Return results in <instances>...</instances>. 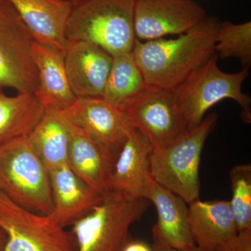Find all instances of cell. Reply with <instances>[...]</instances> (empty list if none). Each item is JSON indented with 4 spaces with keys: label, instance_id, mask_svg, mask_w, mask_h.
Here are the masks:
<instances>
[{
    "label": "cell",
    "instance_id": "3957f363",
    "mask_svg": "<svg viewBox=\"0 0 251 251\" xmlns=\"http://www.w3.org/2000/svg\"><path fill=\"white\" fill-rule=\"evenodd\" d=\"M0 192L20 207L40 215L53 209L49 170L27 136L0 145Z\"/></svg>",
    "mask_w": 251,
    "mask_h": 251
},
{
    "label": "cell",
    "instance_id": "7402d4cb",
    "mask_svg": "<svg viewBox=\"0 0 251 251\" xmlns=\"http://www.w3.org/2000/svg\"><path fill=\"white\" fill-rule=\"evenodd\" d=\"M145 77L133 52L112 56L103 98L125 110L146 87Z\"/></svg>",
    "mask_w": 251,
    "mask_h": 251
},
{
    "label": "cell",
    "instance_id": "ffe728a7",
    "mask_svg": "<svg viewBox=\"0 0 251 251\" xmlns=\"http://www.w3.org/2000/svg\"><path fill=\"white\" fill-rule=\"evenodd\" d=\"M72 123L64 110L46 109L39 123L27 135L31 148L49 171L67 164Z\"/></svg>",
    "mask_w": 251,
    "mask_h": 251
},
{
    "label": "cell",
    "instance_id": "2e32d148",
    "mask_svg": "<svg viewBox=\"0 0 251 251\" xmlns=\"http://www.w3.org/2000/svg\"><path fill=\"white\" fill-rule=\"evenodd\" d=\"M145 198L153 203L157 211V221L152 229L154 242L176 249L196 246L188 224V206L182 198L158 184L153 179Z\"/></svg>",
    "mask_w": 251,
    "mask_h": 251
},
{
    "label": "cell",
    "instance_id": "44dd1931",
    "mask_svg": "<svg viewBox=\"0 0 251 251\" xmlns=\"http://www.w3.org/2000/svg\"><path fill=\"white\" fill-rule=\"evenodd\" d=\"M45 112L35 94L18 93L9 97L0 87V145L27 136Z\"/></svg>",
    "mask_w": 251,
    "mask_h": 251
},
{
    "label": "cell",
    "instance_id": "4316f807",
    "mask_svg": "<svg viewBox=\"0 0 251 251\" xmlns=\"http://www.w3.org/2000/svg\"><path fill=\"white\" fill-rule=\"evenodd\" d=\"M151 248H152V251H205L197 246L184 249H174V248L169 247L163 243L154 242V241H153V246Z\"/></svg>",
    "mask_w": 251,
    "mask_h": 251
},
{
    "label": "cell",
    "instance_id": "603a6c76",
    "mask_svg": "<svg viewBox=\"0 0 251 251\" xmlns=\"http://www.w3.org/2000/svg\"><path fill=\"white\" fill-rule=\"evenodd\" d=\"M215 53L221 59L238 58L243 67L251 65V22L234 24L221 22L215 44Z\"/></svg>",
    "mask_w": 251,
    "mask_h": 251
},
{
    "label": "cell",
    "instance_id": "ac0fdd59",
    "mask_svg": "<svg viewBox=\"0 0 251 251\" xmlns=\"http://www.w3.org/2000/svg\"><path fill=\"white\" fill-rule=\"evenodd\" d=\"M33 57L39 72L35 96L46 109L66 110L77 100L66 72L65 50L34 41Z\"/></svg>",
    "mask_w": 251,
    "mask_h": 251
},
{
    "label": "cell",
    "instance_id": "4fadbf2b",
    "mask_svg": "<svg viewBox=\"0 0 251 251\" xmlns=\"http://www.w3.org/2000/svg\"><path fill=\"white\" fill-rule=\"evenodd\" d=\"M152 146L136 128L132 130L115 161L109 184V193L133 199H145L152 177L150 156Z\"/></svg>",
    "mask_w": 251,
    "mask_h": 251
},
{
    "label": "cell",
    "instance_id": "9c48e42d",
    "mask_svg": "<svg viewBox=\"0 0 251 251\" xmlns=\"http://www.w3.org/2000/svg\"><path fill=\"white\" fill-rule=\"evenodd\" d=\"M125 112L153 149L189 130L173 90L147 85Z\"/></svg>",
    "mask_w": 251,
    "mask_h": 251
},
{
    "label": "cell",
    "instance_id": "277c9868",
    "mask_svg": "<svg viewBox=\"0 0 251 251\" xmlns=\"http://www.w3.org/2000/svg\"><path fill=\"white\" fill-rule=\"evenodd\" d=\"M217 121L211 113L193 129L153 149L150 156L152 179L187 203L199 199V169L204 143Z\"/></svg>",
    "mask_w": 251,
    "mask_h": 251
},
{
    "label": "cell",
    "instance_id": "30bf717a",
    "mask_svg": "<svg viewBox=\"0 0 251 251\" xmlns=\"http://www.w3.org/2000/svg\"><path fill=\"white\" fill-rule=\"evenodd\" d=\"M206 16L205 9L194 0H135V37L150 41L179 35Z\"/></svg>",
    "mask_w": 251,
    "mask_h": 251
},
{
    "label": "cell",
    "instance_id": "d6986e66",
    "mask_svg": "<svg viewBox=\"0 0 251 251\" xmlns=\"http://www.w3.org/2000/svg\"><path fill=\"white\" fill-rule=\"evenodd\" d=\"M188 224L193 241L205 251H214L238 233L227 201H202L188 204Z\"/></svg>",
    "mask_w": 251,
    "mask_h": 251
},
{
    "label": "cell",
    "instance_id": "ba28073f",
    "mask_svg": "<svg viewBox=\"0 0 251 251\" xmlns=\"http://www.w3.org/2000/svg\"><path fill=\"white\" fill-rule=\"evenodd\" d=\"M0 228L6 234L3 251H77L72 232L49 216L20 207L1 192Z\"/></svg>",
    "mask_w": 251,
    "mask_h": 251
},
{
    "label": "cell",
    "instance_id": "83f0119b",
    "mask_svg": "<svg viewBox=\"0 0 251 251\" xmlns=\"http://www.w3.org/2000/svg\"><path fill=\"white\" fill-rule=\"evenodd\" d=\"M6 242V234L3 229L0 228V251H3Z\"/></svg>",
    "mask_w": 251,
    "mask_h": 251
},
{
    "label": "cell",
    "instance_id": "5bb4252c",
    "mask_svg": "<svg viewBox=\"0 0 251 251\" xmlns=\"http://www.w3.org/2000/svg\"><path fill=\"white\" fill-rule=\"evenodd\" d=\"M72 123L68 166L84 182L105 196L109 193L110 177L118 154Z\"/></svg>",
    "mask_w": 251,
    "mask_h": 251
},
{
    "label": "cell",
    "instance_id": "9a60e30c",
    "mask_svg": "<svg viewBox=\"0 0 251 251\" xmlns=\"http://www.w3.org/2000/svg\"><path fill=\"white\" fill-rule=\"evenodd\" d=\"M53 209L49 216L61 227L72 226L103 201L104 196L80 179L67 164L49 171Z\"/></svg>",
    "mask_w": 251,
    "mask_h": 251
},
{
    "label": "cell",
    "instance_id": "484cf974",
    "mask_svg": "<svg viewBox=\"0 0 251 251\" xmlns=\"http://www.w3.org/2000/svg\"><path fill=\"white\" fill-rule=\"evenodd\" d=\"M120 251H152V248L140 240L128 239Z\"/></svg>",
    "mask_w": 251,
    "mask_h": 251
},
{
    "label": "cell",
    "instance_id": "8992f818",
    "mask_svg": "<svg viewBox=\"0 0 251 251\" xmlns=\"http://www.w3.org/2000/svg\"><path fill=\"white\" fill-rule=\"evenodd\" d=\"M148 202L120 193L105 195L99 205L72 226L77 251H121L129 239L130 226L143 216Z\"/></svg>",
    "mask_w": 251,
    "mask_h": 251
},
{
    "label": "cell",
    "instance_id": "7c38bea8",
    "mask_svg": "<svg viewBox=\"0 0 251 251\" xmlns=\"http://www.w3.org/2000/svg\"><path fill=\"white\" fill-rule=\"evenodd\" d=\"M64 62L69 85L77 99L103 97L111 69V54L90 43L69 42Z\"/></svg>",
    "mask_w": 251,
    "mask_h": 251
},
{
    "label": "cell",
    "instance_id": "6da1fadb",
    "mask_svg": "<svg viewBox=\"0 0 251 251\" xmlns=\"http://www.w3.org/2000/svg\"><path fill=\"white\" fill-rule=\"evenodd\" d=\"M221 21L206 16L174 39H136L133 55L147 85L173 90L215 54Z\"/></svg>",
    "mask_w": 251,
    "mask_h": 251
},
{
    "label": "cell",
    "instance_id": "f1b7e54d",
    "mask_svg": "<svg viewBox=\"0 0 251 251\" xmlns=\"http://www.w3.org/2000/svg\"><path fill=\"white\" fill-rule=\"evenodd\" d=\"M66 1H69V2L72 3V4H75V3L78 2L80 0H66Z\"/></svg>",
    "mask_w": 251,
    "mask_h": 251
},
{
    "label": "cell",
    "instance_id": "f546056e",
    "mask_svg": "<svg viewBox=\"0 0 251 251\" xmlns=\"http://www.w3.org/2000/svg\"><path fill=\"white\" fill-rule=\"evenodd\" d=\"M0 1H1V0H0Z\"/></svg>",
    "mask_w": 251,
    "mask_h": 251
},
{
    "label": "cell",
    "instance_id": "e0dca14e",
    "mask_svg": "<svg viewBox=\"0 0 251 251\" xmlns=\"http://www.w3.org/2000/svg\"><path fill=\"white\" fill-rule=\"evenodd\" d=\"M16 10L34 39L65 50L67 20L73 4L66 0H5Z\"/></svg>",
    "mask_w": 251,
    "mask_h": 251
},
{
    "label": "cell",
    "instance_id": "52a82bcc",
    "mask_svg": "<svg viewBox=\"0 0 251 251\" xmlns=\"http://www.w3.org/2000/svg\"><path fill=\"white\" fill-rule=\"evenodd\" d=\"M34 36L12 6L0 1V87L19 94H34L39 72L34 57Z\"/></svg>",
    "mask_w": 251,
    "mask_h": 251
},
{
    "label": "cell",
    "instance_id": "5b68a950",
    "mask_svg": "<svg viewBox=\"0 0 251 251\" xmlns=\"http://www.w3.org/2000/svg\"><path fill=\"white\" fill-rule=\"evenodd\" d=\"M218 59L216 54L213 55L173 90L188 130L201 124L209 109L227 99L240 105L244 121H251V97L242 92L249 69L243 68L240 72L228 74L219 69Z\"/></svg>",
    "mask_w": 251,
    "mask_h": 251
},
{
    "label": "cell",
    "instance_id": "8fae6325",
    "mask_svg": "<svg viewBox=\"0 0 251 251\" xmlns=\"http://www.w3.org/2000/svg\"><path fill=\"white\" fill-rule=\"evenodd\" d=\"M64 112L74 125L117 154L135 129L125 110L103 98L77 99Z\"/></svg>",
    "mask_w": 251,
    "mask_h": 251
},
{
    "label": "cell",
    "instance_id": "7a4b0ae2",
    "mask_svg": "<svg viewBox=\"0 0 251 251\" xmlns=\"http://www.w3.org/2000/svg\"><path fill=\"white\" fill-rule=\"evenodd\" d=\"M134 4L135 0H80L73 4L66 25L68 43H90L112 56L133 52Z\"/></svg>",
    "mask_w": 251,
    "mask_h": 251
},
{
    "label": "cell",
    "instance_id": "cb8c5ba5",
    "mask_svg": "<svg viewBox=\"0 0 251 251\" xmlns=\"http://www.w3.org/2000/svg\"><path fill=\"white\" fill-rule=\"evenodd\" d=\"M232 199L229 201L238 232L251 231V166L233 167L229 173Z\"/></svg>",
    "mask_w": 251,
    "mask_h": 251
},
{
    "label": "cell",
    "instance_id": "d4e9b609",
    "mask_svg": "<svg viewBox=\"0 0 251 251\" xmlns=\"http://www.w3.org/2000/svg\"><path fill=\"white\" fill-rule=\"evenodd\" d=\"M214 251H251V231L238 232Z\"/></svg>",
    "mask_w": 251,
    "mask_h": 251
}]
</instances>
